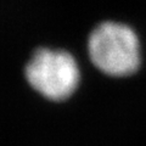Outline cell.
<instances>
[{
    "instance_id": "6da1fadb",
    "label": "cell",
    "mask_w": 146,
    "mask_h": 146,
    "mask_svg": "<svg viewBox=\"0 0 146 146\" xmlns=\"http://www.w3.org/2000/svg\"><path fill=\"white\" fill-rule=\"evenodd\" d=\"M88 54L93 65L110 77H128L140 67V42L125 23L105 21L91 31Z\"/></svg>"
},
{
    "instance_id": "7a4b0ae2",
    "label": "cell",
    "mask_w": 146,
    "mask_h": 146,
    "mask_svg": "<svg viewBox=\"0 0 146 146\" xmlns=\"http://www.w3.org/2000/svg\"><path fill=\"white\" fill-rule=\"evenodd\" d=\"M25 77L43 98L63 101L78 88L80 72L76 58L66 50L39 48L26 65Z\"/></svg>"
}]
</instances>
